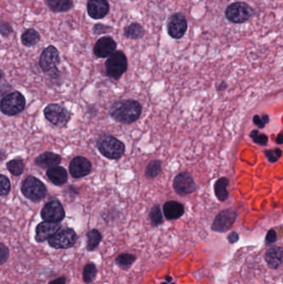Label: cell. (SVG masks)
Listing matches in <instances>:
<instances>
[{"label": "cell", "mask_w": 283, "mask_h": 284, "mask_svg": "<svg viewBox=\"0 0 283 284\" xmlns=\"http://www.w3.org/2000/svg\"><path fill=\"white\" fill-rule=\"evenodd\" d=\"M269 122V117L268 115H264L263 116H259L258 115H254L253 117V122L254 124L259 128H264L266 124H268Z\"/></svg>", "instance_id": "obj_37"}, {"label": "cell", "mask_w": 283, "mask_h": 284, "mask_svg": "<svg viewBox=\"0 0 283 284\" xmlns=\"http://www.w3.org/2000/svg\"><path fill=\"white\" fill-rule=\"evenodd\" d=\"M26 106L25 96L19 91H13L5 96L1 101L0 108L2 113L9 116L18 115L23 111Z\"/></svg>", "instance_id": "obj_5"}, {"label": "cell", "mask_w": 283, "mask_h": 284, "mask_svg": "<svg viewBox=\"0 0 283 284\" xmlns=\"http://www.w3.org/2000/svg\"><path fill=\"white\" fill-rule=\"evenodd\" d=\"M11 190V184L9 178L5 175L1 176V196L5 197L9 195Z\"/></svg>", "instance_id": "obj_34"}, {"label": "cell", "mask_w": 283, "mask_h": 284, "mask_svg": "<svg viewBox=\"0 0 283 284\" xmlns=\"http://www.w3.org/2000/svg\"><path fill=\"white\" fill-rule=\"evenodd\" d=\"M253 14V9L244 2L233 3L227 8L225 12L227 19L234 23H243L249 20Z\"/></svg>", "instance_id": "obj_7"}, {"label": "cell", "mask_w": 283, "mask_h": 284, "mask_svg": "<svg viewBox=\"0 0 283 284\" xmlns=\"http://www.w3.org/2000/svg\"><path fill=\"white\" fill-rule=\"evenodd\" d=\"M276 142L279 145L283 144V133L278 134L276 138Z\"/></svg>", "instance_id": "obj_42"}, {"label": "cell", "mask_w": 283, "mask_h": 284, "mask_svg": "<svg viewBox=\"0 0 283 284\" xmlns=\"http://www.w3.org/2000/svg\"><path fill=\"white\" fill-rule=\"evenodd\" d=\"M117 44L111 37H103L98 39L93 48V52L98 58H109L115 52Z\"/></svg>", "instance_id": "obj_16"}, {"label": "cell", "mask_w": 283, "mask_h": 284, "mask_svg": "<svg viewBox=\"0 0 283 284\" xmlns=\"http://www.w3.org/2000/svg\"><path fill=\"white\" fill-rule=\"evenodd\" d=\"M106 73L109 78L118 80L128 67L127 58L122 51H116L106 60Z\"/></svg>", "instance_id": "obj_4"}, {"label": "cell", "mask_w": 283, "mask_h": 284, "mask_svg": "<svg viewBox=\"0 0 283 284\" xmlns=\"http://www.w3.org/2000/svg\"><path fill=\"white\" fill-rule=\"evenodd\" d=\"M49 244L52 248L56 249H67L75 245L78 241V234L74 229L71 228L61 229L49 239Z\"/></svg>", "instance_id": "obj_8"}, {"label": "cell", "mask_w": 283, "mask_h": 284, "mask_svg": "<svg viewBox=\"0 0 283 284\" xmlns=\"http://www.w3.org/2000/svg\"><path fill=\"white\" fill-rule=\"evenodd\" d=\"M46 4L54 13L67 12L73 7V0H46Z\"/></svg>", "instance_id": "obj_22"}, {"label": "cell", "mask_w": 283, "mask_h": 284, "mask_svg": "<svg viewBox=\"0 0 283 284\" xmlns=\"http://www.w3.org/2000/svg\"><path fill=\"white\" fill-rule=\"evenodd\" d=\"M45 118L56 127H63L71 119V112L62 105L52 103L43 110Z\"/></svg>", "instance_id": "obj_6"}, {"label": "cell", "mask_w": 283, "mask_h": 284, "mask_svg": "<svg viewBox=\"0 0 283 284\" xmlns=\"http://www.w3.org/2000/svg\"><path fill=\"white\" fill-rule=\"evenodd\" d=\"M86 249L90 251H94L98 249L100 244L102 242V234L98 229H93L88 231L86 233Z\"/></svg>", "instance_id": "obj_23"}, {"label": "cell", "mask_w": 283, "mask_h": 284, "mask_svg": "<svg viewBox=\"0 0 283 284\" xmlns=\"http://www.w3.org/2000/svg\"><path fill=\"white\" fill-rule=\"evenodd\" d=\"M142 112V104L135 100L119 101L115 102L110 109L111 117L124 124H131L136 122Z\"/></svg>", "instance_id": "obj_1"}, {"label": "cell", "mask_w": 283, "mask_h": 284, "mask_svg": "<svg viewBox=\"0 0 283 284\" xmlns=\"http://www.w3.org/2000/svg\"><path fill=\"white\" fill-rule=\"evenodd\" d=\"M237 213L234 209H224L216 216L212 224V229L219 233H225L232 228L236 221Z\"/></svg>", "instance_id": "obj_11"}, {"label": "cell", "mask_w": 283, "mask_h": 284, "mask_svg": "<svg viewBox=\"0 0 283 284\" xmlns=\"http://www.w3.org/2000/svg\"><path fill=\"white\" fill-rule=\"evenodd\" d=\"M13 33V29H12L11 25L5 21L1 22V34L4 37L9 36Z\"/></svg>", "instance_id": "obj_38"}, {"label": "cell", "mask_w": 283, "mask_h": 284, "mask_svg": "<svg viewBox=\"0 0 283 284\" xmlns=\"http://www.w3.org/2000/svg\"><path fill=\"white\" fill-rule=\"evenodd\" d=\"M250 137L257 144L261 145V146H266V145L268 144V136L264 135V134L260 133L257 130H254V131H252L251 132Z\"/></svg>", "instance_id": "obj_32"}, {"label": "cell", "mask_w": 283, "mask_h": 284, "mask_svg": "<svg viewBox=\"0 0 283 284\" xmlns=\"http://www.w3.org/2000/svg\"><path fill=\"white\" fill-rule=\"evenodd\" d=\"M265 156L268 158V160L272 163L277 162V160L282 156V151L279 148L274 150H269L265 151Z\"/></svg>", "instance_id": "obj_33"}, {"label": "cell", "mask_w": 283, "mask_h": 284, "mask_svg": "<svg viewBox=\"0 0 283 284\" xmlns=\"http://www.w3.org/2000/svg\"><path fill=\"white\" fill-rule=\"evenodd\" d=\"M9 255L10 253H9V248L5 244L1 243L0 244V264L1 265H4L8 261Z\"/></svg>", "instance_id": "obj_36"}, {"label": "cell", "mask_w": 283, "mask_h": 284, "mask_svg": "<svg viewBox=\"0 0 283 284\" xmlns=\"http://www.w3.org/2000/svg\"><path fill=\"white\" fill-rule=\"evenodd\" d=\"M166 282H172V277L171 276H166Z\"/></svg>", "instance_id": "obj_43"}, {"label": "cell", "mask_w": 283, "mask_h": 284, "mask_svg": "<svg viewBox=\"0 0 283 284\" xmlns=\"http://www.w3.org/2000/svg\"><path fill=\"white\" fill-rule=\"evenodd\" d=\"M87 13L93 19H101L106 17L110 11L108 0H89Z\"/></svg>", "instance_id": "obj_17"}, {"label": "cell", "mask_w": 283, "mask_h": 284, "mask_svg": "<svg viewBox=\"0 0 283 284\" xmlns=\"http://www.w3.org/2000/svg\"><path fill=\"white\" fill-rule=\"evenodd\" d=\"M62 225L60 223L48 222L43 221L36 227L35 240L38 243L45 242L55 235L58 231L61 230Z\"/></svg>", "instance_id": "obj_15"}, {"label": "cell", "mask_w": 283, "mask_h": 284, "mask_svg": "<svg viewBox=\"0 0 283 284\" xmlns=\"http://www.w3.org/2000/svg\"><path fill=\"white\" fill-rule=\"evenodd\" d=\"M93 33L96 35H100V34H107L112 31L113 29L111 26L108 25H102V23H97L93 26Z\"/></svg>", "instance_id": "obj_35"}, {"label": "cell", "mask_w": 283, "mask_h": 284, "mask_svg": "<svg viewBox=\"0 0 283 284\" xmlns=\"http://www.w3.org/2000/svg\"><path fill=\"white\" fill-rule=\"evenodd\" d=\"M21 192L27 199L33 202H38L44 199L48 191L45 184L38 178L29 176L22 181Z\"/></svg>", "instance_id": "obj_3"}, {"label": "cell", "mask_w": 283, "mask_h": 284, "mask_svg": "<svg viewBox=\"0 0 283 284\" xmlns=\"http://www.w3.org/2000/svg\"><path fill=\"white\" fill-rule=\"evenodd\" d=\"M150 220L153 226H159L163 224V215L159 205H155L152 207L150 212Z\"/></svg>", "instance_id": "obj_31"}, {"label": "cell", "mask_w": 283, "mask_h": 284, "mask_svg": "<svg viewBox=\"0 0 283 284\" xmlns=\"http://www.w3.org/2000/svg\"><path fill=\"white\" fill-rule=\"evenodd\" d=\"M188 29V22L185 17L180 13L171 15L167 22L169 35L175 39L183 38Z\"/></svg>", "instance_id": "obj_12"}, {"label": "cell", "mask_w": 283, "mask_h": 284, "mask_svg": "<svg viewBox=\"0 0 283 284\" xmlns=\"http://www.w3.org/2000/svg\"><path fill=\"white\" fill-rule=\"evenodd\" d=\"M124 35L130 39H140L145 35V29L138 22H133L124 29Z\"/></svg>", "instance_id": "obj_24"}, {"label": "cell", "mask_w": 283, "mask_h": 284, "mask_svg": "<svg viewBox=\"0 0 283 284\" xmlns=\"http://www.w3.org/2000/svg\"><path fill=\"white\" fill-rule=\"evenodd\" d=\"M59 63V52L53 45L46 48L40 55L39 66L45 74H51L54 71L58 72L57 67Z\"/></svg>", "instance_id": "obj_9"}, {"label": "cell", "mask_w": 283, "mask_h": 284, "mask_svg": "<svg viewBox=\"0 0 283 284\" xmlns=\"http://www.w3.org/2000/svg\"><path fill=\"white\" fill-rule=\"evenodd\" d=\"M7 169L13 176H19L25 170V162L22 159H13L7 163Z\"/></svg>", "instance_id": "obj_30"}, {"label": "cell", "mask_w": 283, "mask_h": 284, "mask_svg": "<svg viewBox=\"0 0 283 284\" xmlns=\"http://www.w3.org/2000/svg\"><path fill=\"white\" fill-rule=\"evenodd\" d=\"M46 176L49 178V180L55 185L61 186L66 184V181L68 180V176L67 172L64 167H57L49 168L46 171Z\"/></svg>", "instance_id": "obj_21"}, {"label": "cell", "mask_w": 283, "mask_h": 284, "mask_svg": "<svg viewBox=\"0 0 283 284\" xmlns=\"http://www.w3.org/2000/svg\"><path fill=\"white\" fill-rule=\"evenodd\" d=\"M97 147L102 156L110 160H117L124 155L126 146L112 135H103L97 141Z\"/></svg>", "instance_id": "obj_2"}, {"label": "cell", "mask_w": 283, "mask_h": 284, "mask_svg": "<svg viewBox=\"0 0 283 284\" xmlns=\"http://www.w3.org/2000/svg\"><path fill=\"white\" fill-rule=\"evenodd\" d=\"M162 163L160 160H154L149 163L145 171V176L147 179H154L161 173Z\"/></svg>", "instance_id": "obj_28"}, {"label": "cell", "mask_w": 283, "mask_h": 284, "mask_svg": "<svg viewBox=\"0 0 283 284\" xmlns=\"http://www.w3.org/2000/svg\"><path fill=\"white\" fill-rule=\"evenodd\" d=\"M173 187L179 196H187L195 192L196 184L192 176L188 172H181L175 176L173 181Z\"/></svg>", "instance_id": "obj_13"}, {"label": "cell", "mask_w": 283, "mask_h": 284, "mask_svg": "<svg viewBox=\"0 0 283 284\" xmlns=\"http://www.w3.org/2000/svg\"><path fill=\"white\" fill-rule=\"evenodd\" d=\"M40 41V34L35 29H29L25 30L21 35V42L25 47L30 48L38 44Z\"/></svg>", "instance_id": "obj_25"}, {"label": "cell", "mask_w": 283, "mask_h": 284, "mask_svg": "<svg viewBox=\"0 0 283 284\" xmlns=\"http://www.w3.org/2000/svg\"><path fill=\"white\" fill-rule=\"evenodd\" d=\"M41 217L48 222L60 223L64 220V208L58 200H52L46 203L42 208Z\"/></svg>", "instance_id": "obj_10"}, {"label": "cell", "mask_w": 283, "mask_h": 284, "mask_svg": "<svg viewBox=\"0 0 283 284\" xmlns=\"http://www.w3.org/2000/svg\"><path fill=\"white\" fill-rule=\"evenodd\" d=\"M276 240H277L276 231L273 230V229L268 231L267 236H266V243L269 244H273V243L276 242Z\"/></svg>", "instance_id": "obj_39"}, {"label": "cell", "mask_w": 283, "mask_h": 284, "mask_svg": "<svg viewBox=\"0 0 283 284\" xmlns=\"http://www.w3.org/2000/svg\"><path fill=\"white\" fill-rule=\"evenodd\" d=\"M228 179L225 177L220 178L215 182V193L219 201H224L228 198V191L227 186L228 185Z\"/></svg>", "instance_id": "obj_26"}, {"label": "cell", "mask_w": 283, "mask_h": 284, "mask_svg": "<svg viewBox=\"0 0 283 284\" xmlns=\"http://www.w3.org/2000/svg\"><path fill=\"white\" fill-rule=\"evenodd\" d=\"M239 239V234H238L236 232H232V233H229V235L228 236V240L231 244H234V243L237 242Z\"/></svg>", "instance_id": "obj_40"}, {"label": "cell", "mask_w": 283, "mask_h": 284, "mask_svg": "<svg viewBox=\"0 0 283 284\" xmlns=\"http://www.w3.org/2000/svg\"><path fill=\"white\" fill-rule=\"evenodd\" d=\"M98 275V268L94 264H87L82 270V278L85 283L90 284L95 280Z\"/></svg>", "instance_id": "obj_29"}, {"label": "cell", "mask_w": 283, "mask_h": 284, "mask_svg": "<svg viewBox=\"0 0 283 284\" xmlns=\"http://www.w3.org/2000/svg\"><path fill=\"white\" fill-rule=\"evenodd\" d=\"M265 260L271 269H277L283 264V248L271 247L265 253Z\"/></svg>", "instance_id": "obj_20"}, {"label": "cell", "mask_w": 283, "mask_h": 284, "mask_svg": "<svg viewBox=\"0 0 283 284\" xmlns=\"http://www.w3.org/2000/svg\"><path fill=\"white\" fill-rule=\"evenodd\" d=\"M136 260V256L132 253H122L115 257V263L122 270H128Z\"/></svg>", "instance_id": "obj_27"}, {"label": "cell", "mask_w": 283, "mask_h": 284, "mask_svg": "<svg viewBox=\"0 0 283 284\" xmlns=\"http://www.w3.org/2000/svg\"><path fill=\"white\" fill-rule=\"evenodd\" d=\"M161 284H175V282H173V283H171V282H162Z\"/></svg>", "instance_id": "obj_44"}, {"label": "cell", "mask_w": 283, "mask_h": 284, "mask_svg": "<svg viewBox=\"0 0 283 284\" xmlns=\"http://www.w3.org/2000/svg\"><path fill=\"white\" fill-rule=\"evenodd\" d=\"M163 212H164V217L167 220H178V219L184 216V207L183 204L177 202V201L171 200V201H168L164 204Z\"/></svg>", "instance_id": "obj_19"}, {"label": "cell", "mask_w": 283, "mask_h": 284, "mask_svg": "<svg viewBox=\"0 0 283 284\" xmlns=\"http://www.w3.org/2000/svg\"><path fill=\"white\" fill-rule=\"evenodd\" d=\"M34 162L40 168L49 169L60 164L62 162V157L53 152H44L36 158Z\"/></svg>", "instance_id": "obj_18"}, {"label": "cell", "mask_w": 283, "mask_h": 284, "mask_svg": "<svg viewBox=\"0 0 283 284\" xmlns=\"http://www.w3.org/2000/svg\"><path fill=\"white\" fill-rule=\"evenodd\" d=\"M66 277L62 276V277H57L55 279L52 280L49 284H66Z\"/></svg>", "instance_id": "obj_41"}, {"label": "cell", "mask_w": 283, "mask_h": 284, "mask_svg": "<svg viewBox=\"0 0 283 284\" xmlns=\"http://www.w3.org/2000/svg\"><path fill=\"white\" fill-rule=\"evenodd\" d=\"M91 171V163L83 156L73 158L69 164V171L73 178L80 179L88 176Z\"/></svg>", "instance_id": "obj_14"}]
</instances>
